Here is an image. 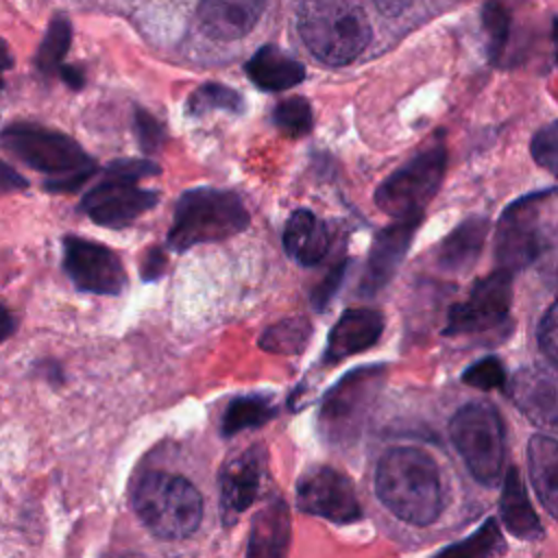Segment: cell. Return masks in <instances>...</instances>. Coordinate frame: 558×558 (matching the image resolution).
Returning <instances> with one entry per match:
<instances>
[{"mask_svg": "<svg viewBox=\"0 0 558 558\" xmlns=\"http://www.w3.org/2000/svg\"><path fill=\"white\" fill-rule=\"evenodd\" d=\"M375 493L405 523L429 525L442 510L440 471L434 458L418 447H392L379 458Z\"/></svg>", "mask_w": 558, "mask_h": 558, "instance_id": "obj_1", "label": "cell"}, {"mask_svg": "<svg viewBox=\"0 0 558 558\" xmlns=\"http://www.w3.org/2000/svg\"><path fill=\"white\" fill-rule=\"evenodd\" d=\"M299 33L307 50L327 65L355 61L371 41L360 0H301Z\"/></svg>", "mask_w": 558, "mask_h": 558, "instance_id": "obj_2", "label": "cell"}, {"mask_svg": "<svg viewBox=\"0 0 558 558\" xmlns=\"http://www.w3.org/2000/svg\"><path fill=\"white\" fill-rule=\"evenodd\" d=\"M2 144L28 168L54 174V181L46 183L48 192L78 190L96 170L94 159L76 140L39 124L13 122L4 126Z\"/></svg>", "mask_w": 558, "mask_h": 558, "instance_id": "obj_3", "label": "cell"}, {"mask_svg": "<svg viewBox=\"0 0 558 558\" xmlns=\"http://www.w3.org/2000/svg\"><path fill=\"white\" fill-rule=\"evenodd\" d=\"M133 508L150 534L166 541L192 536L203 519V497L183 475L146 471L133 488Z\"/></svg>", "mask_w": 558, "mask_h": 558, "instance_id": "obj_4", "label": "cell"}, {"mask_svg": "<svg viewBox=\"0 0 558 558\" xmlns=\"http://www.w3.org/2000/svg\"><path fill=\"white\" fill-rule=\"evenodd\" d=\"M248 222V209L235 192L218 187L185 190L174 207L168 246L185 251L203 242L227 240L244 231Z\"/></svg>", "mask_w": 558, "mask_h": 558, "instance_id": "obj_5", "label": "cell"}, {"mask_svg": "<svg viewBox=\"0 0 558 558\" xmlns=\"http://www.w3.org/2000/svg\"><path fill=\"white\" fill-rule=\"evenodd\" d=\"M384 379L386 368L381 364L360 366L340 377L323 397L318 414L320 436L331 445L353 442L360 436L379 390L384 388Z\"/></svg>", "mask_w": 558, "mask_h": 558, "instance_id": "obj_6", "label": "cell"}, {"mask_svg": "<svg viewBox=\"0 0 558 558\" xmlns=\"http://www.w3.org/2000/svg\"><path fill=\"white\" fill-rule=\"evenodd\" d=\"M445 166L447 148L442 142H434L377 187L375 205L395 220L421 218L442 183Z\"/></svg>", "mask_w": 558, "mask_h": 558, "instance_id": "obj_7", "label": "cell"}, {"mask_svg": "<svg viewBox=\"0 0 558 558\" xmlns=\"http://www.w3.org/2000/svg\"><path fill=\"white\" fill-rule=\"evenodd\" d=\"M449 436L471 475L493 486L504 466V425L497 410L482 401L462 405L449 423Z\"/></svg>", "mask_w": 558, "mask_h": 558, "instance_id": "obj_8", "label": "cell"}, {"mask_svg": "<svg viewBox=\"0 0 558 558\" xmlns=\"http://www.w3.org/2000/svg\"><path fill=\"white\" fill-rule=\"evenodd\" d=\"M63 268L72 283L83 292L118 296L126 290V272L122 262L100 242L65 235Z\"/></svg>", "mask_w": 558, "mask_h": 558, "instance_id": "obj_9", "label": "cell"}, {"mask_svg": "<svg viewBox=\"0 0 558 558\" xmlns=\"http://www.w3.org/2000/svg\"><path fill=\"white\" fill-rule=\"evenodd\" d=\"M159 203V194L137 185V179L113 174L105 170L100 183H96L81 201V209L98 225L120 229L129 227L135 218L146 214Z\"/></svg>", "mask_w": 558, "mask_h": 558, "instance_id": "obj_10", "label": "cell"}, {"mask_svg": "<svg viewBox=\"0 0 558 558\" xmlns=\"http://www.w3.org/2000/svg\"><path fill=\"white\" fill-rule=\"evenodd\" d=\"M296 506L307 514L333 523H353L362 519L353 482L331 466H314L299 477Z\"/></svg>", "mask_w": 558, "mask_h": 558, "instance_id": "obj_11", "label": "cell"}, {"mask_svg": "<svg viewBox=\"0 0 558 558\" xmlns=\"http://www.w3.org/2000/svg\"><path fill=\"white\" fill-rule=\"evenodd\" d=\"M512 299V272L506 268H497L488 277L475 281L471 288L469 301L456 303L449 310L447 336L458 333H477L497 327L510 310Z\"/></svg>", "mask_w": 558, "mask_h": 558, "instance_id": "obj_12", "label": "cell"}, {"mask_svg": "<svg viewBox=\"0 0 558 558\" xmlns=\"http://www.w3.org/2000/svg\"><path fill=\"white\" fill-rule=\"evenodd\" d=\"M545 196L547 192L527 194L514 201L499 218L495 235V255L499 268L510 272L521 270L538 255V203Z\"/></svg>", "mask_w": 558, "mask_h": 558, "instance_id": "obj_13", "label": "cell"}, {"mask_svg": "<svg viewBox=\"0 0 558 558\" xmlns=\"http://www.w3.org/2000/svg\"><path fill=\"white\" fill-rule=\"evenodd\" d=\"M266 466V449L253 445L222 464L220 471V514L225 523H233L259 495Z\"/></svg>", "mask_w": 558, "mask_h": 558, "instance_id": "obj_14", "label": "cell"}, {"mask_svg": "<svg viewBox=\"0 0 558 558\" xmlns=\"http://www.w3.org/2000/svg\"><path fill=\"white\" fill-rule=\"evenodd\" d=\"M418 225H421V218H399L375 235L368 259H366V270H364L360 292L375 294L384 286H388L401 259L405 257Z\"/></svg>", "mask_w": 558, "mask_h": 558, "instance_id": "obj_15", "label": "cell"}, {"mask_svg": "<svg viewBox=\"0 0 558 558\" xmlns=\"http://www.w3.org/2000/svg\"><path fill=\"white\" fill-rule=\"evenodd\" d=\"M512 403L536 425H558V373L521 368L508 384Z\"/></svg>", "mask_w": 558, "mask_h": 558, "instance_id": "obj_16", "label": "cell"}, {"mask_svg": "<svg viewBox=\"0 0 558 558\" xmlns=\"http://www.w3.org/2000/svg\"><path fill=\"white\" fill-rule=\"evenodd\" d=\"M268 0H201L196 20L216 41H235L253 31Z\"/></svg>", "mask_w": 558, "mask_h": 558, "instance_id": "obj_17", "label": "cell"}, {"mask_svg": "<svg viewBox=\"0 0 558 558\" xmlns=\"http://www.w3.org/2000/svg\"><path fill=\"white\" fill-rule=\"evenodd\" d=\"M381 331H384V316L377 310H368V307L347 310L329 333L323 362L338 364L355 353L371 349L379 340Z\"/></svg>", "mask_w": 558, "mask_h": 558, "instance_id": "obj_18", "label": "cell"}, {"mask_svg": "<svg viewBox=\"0 0 558 558\" xmlns=\"http://www.w3.org/2000/svg\"><path fill=\"white\" fill-rule=\"evenodd\" d=\"M331 235L327 225L307 209H296L283 227L286 253L301 266H314L329 253Z\"/></svg>", "mask_w": 558, "mask_h": 558, "instance_id": "obj_19", "label": "cell"}, {"mask_svg": "<svg viewBox=\"0 0 558 558\" xmlns=\"http://www.w3.org/2000/svg\"><path fill=\"white\" fill-rule=\"evenodd\" d=\"M246 76L264 92H283L305 78V68L286 50L268 44L246 61Z\"/></svg>", "mask_w": 558, "mask_h": 558, "instance_id": "obj_20", "label": "cell"}, {"mask_svg": "<svg viewBox=\"0 0 558 558\" xmlns=\"http://www.w3.org/2000/svg\"><path fill=\"white\" fill-rule=\"evenodd\" d=\"M290 510L283 499L268 501L253 519L246 556L277 558L288 551L290 545Z\"/></svg>", "mask_w": 558, "mask_h": 558, "instance_id": "obj_21", "label": "cell"}, {"mask_svg": "<svg viewBox=\"0 0 558 558\" xmlns=\"http://www.w3.org/2000/svg\"><path fill=\"white\" fill-rule=\"evenodd\" d=\"M527 466L541 504L558 521V440L532 436L527 442Z\"/></svg>", "mask_w": 558, "mask_h": 558, "instance_id": "obj_22", "label": "cell"}, {"mask_svg": "<svg viewBox=\"0 0 558 558\" xmlns=\"http://www.w3.org/2000/svg\"><path fill=\"white\" fill-rule=\"evenodd\" d=\"M488 233V220L473 216L464 222H460L442 242L436 255V262L440 268L458 272L469 268L475 257L480 255L484 240Z\"/></svg>", "mask_w": 558, "mask_h": 558, "instance_id": "obj_23", "label": "cell"}, {"mask_svg": "<svg viewBox=\"0 0 558 558\" xmlns=\"http://www.w3.org/2000/svg\"><path fill=\"white\" fill-rule=\"evenodd\" d=\"M499 508H501V521L510 534H514L523 541H536L543 536L538 517L530 506L527 490H525L523 480L514 466L506 473Z\"/></svg>", "mask_w": 558, "mask_h": 558, "instance_id": "obj_24", "label": "cell"}, {"mask_svg": "<svg viewBox=\"0 0 558 558\" xmlns=\"http://www.w3.org/2000/svg\"><path fill=\"white\" fill-rule=\"evenodd\" d=\"M277 408L268 395H242L235 397L222 414V434L233 436L242 429H253L268 423Z\"/></svg>", "mask_w": 558, "mask_h": 558, "instance_id": "obj_25", "label": "cell"}, {"mask_svg": "<svg viewBox=\"0 0 558 558\" xmlns=\"http://www.w3.org/2000/svg\"><path fill=\"white\" fill-rule=\"evenodd\" d=\"M310 338H312V323L305 316H292L270 325L262 333L259 347L268 353L296 355L305 351V347L310 344Z\"/></svg>", "mask_w": 558, "mask_h": 558, "instance_id": "obj_26", "label": "cell"}, {"mask_svg": "<svg viewBox=\"0 0 558 558\" xmlns=\"http://www.w3.org/2000/svg\"><path fill=\"white\" fill-rule=\"evenodd\" d=\"M70 41H72L70 22L63 15L52 17L50 26L46 31V37H44V41L37 50V57H35L37 70L46 76L59 74V70L63 68V59H65V52L70 48Z\"/></svg>", "mask_w": 558, "mask_h": 558, "instance_id": "obj_27", "label": "cell"}, {"mask_svg": "<svg viewBox=\"0 0 558 558\" xmlns=\"http://www.w3.org/2000/svg\"><path fill=\"white\" fill-rule=\"evenodd\" d=\"M229 111V113H242L244 111V98L222 83H205L187 98V111L192 116H205L209 111Z\"/></svg>", "mask_w": 558, "mask_h": 558, "instance_id": "obj_28", "label": "cell"}, {"mask_svg": "<svg viewBox=\"0 0 558 558\" xmlns=\"http://www.w3.org/2000/svg\"><path fill=\"white\" fill-rule=\"evenodd\" d=\"M272 122L275 126L296 140V137H303L312 131V124H314V116H312V107L310 102L303 98V96H292V98H286L281 100L275 111H272Z\"/></svg>", "mask_w": 558, "mask_h": 558, "instance_id": "obj_29", "label": "cell"}, {"mask_svg": "<svg viewBox=\"0 0 558 558\" xmlns=\"http://www.w3.org/2000/svg\"><path fill=\"white\" fill-rule=\"evenodd\" d=\"M482 24H484V33L488 39V57L493 61H497L508 46L510 13L499 0H488L482 9Z\"/></svg>", "mask_w": 558, "mask_h": 558, "instance_id": "obj_30", "label": "cell"}, {"mask_svg": "<svg viewBox=\"0 0 558 558\" xmlns=\"http://www.w3.org/2000/svg\"><path fill=\"white\" fill-rule=\"evenodd\" d=\"M501 551V536L495 519H488L473 536L464 538L458 545H451L442 549L440 554H451V556H488Z\"/></svg>", "mask_w": 558, "mask_h": 558, "instance_id": "obj_31", "label": "cell"}, {"mask_svg": "<svg viewBox=\"0 0 558 558\" xmlns=\"http://www.w3.org/2000/svg\"><path fill=\"white\" fill-rule=\"evenodd\" d=\"M462 381L473 388H480V390H493V388H499L506 384V371H504V364L499 357L488 355V357H482L475 364H471L462 373Z\"/></svg>", "mask_w": 558, "mask_h": 558, "instance_id": "obj_32", "label": "cell"}, {"mask_svg": "<svg viewBox=\"0 0 558 558\" xmlns=\"http://www.w3.org/2000/svg\"><path fill=\"white\" fill-rule=\"evenodd\" d=\"M530 150L534 161L541 168L558 174V120L536 131V135L532 137Z\"/></svg>", "mask_w": 558, "mask_h": 558, "instance_id": "obj_33", "label": "cell"}, {"mask_svg": "<svg viewBox=\"0 0 558 558\" xmlns=\"http://www.w3.org/2000/svg\"><path fill=\"white\" fill-rule=\"evenodd\" d=\"M135 133H137V142L146 155L159 153L168 140L163 124L144 109H135Z\"/></svg>", "mask_w": 558, "mask_h": 558, "instance_id": "obj_34", "label": "cell"}, {"mask_svg": "<svg viewBox=\"0 0 558 558\" xmlns=\"http://www.w3.org/2000/svg\"><path fill=\"white\" fill-rule=\"evenodd\" d=\"M347 266H349V259H340L338 264H333L329 268V272L323 277V281L312 290V305H314V310L323 312L327 307V303L333 299V294L342 286Z\"/></svg>", "mask_w": 558, "mask_h": 558, "instance_id": "obj_35", "label": "cell"}, {"mask_svg": "<svg viewBox=\"0 0 558 558\" xmlns=\"http://www.w3.org/2000/svg\"><path fill=\"white\" fill-rule=\"evenodd\" d=\"M538 344L543 353L558 366V299L551 303L538 325Z\"/></svg>", "mask_w": 558, "mask_h": 558, "instance_id": "obj_36", "label": "cell"}, {"mask_svg": "<svg viewBox=\"0 0 558 558\" xmlns=\"http://www.w3.org/2000/svg\"><path fill=\"white\" fill-rule=\"evenodd\" d=\"M166 253L159 248V246H150L146 253H144V257H142V277L146 279V281H153V279H157L161 272H163V268H166Z\"/></svg>", "mask_w": 558, "mask_h": 558, "instance_id": "obj_37", "label": "cell"}, {"mask_svg": "<svg viewBox=\"0 0 558 558\" xmlns=\"http://www.w3.org/2000/svg\"><path fill=\"white\" fill-rule=\"evenodd\" d=\"M412 2H414V0H375L377 9H379L384 15H390V17L403 13Z\"/></svg>", "mask_w": 558, "mask_h": 558, "instance_id": "obj_38", "label": "cell"}, {"mask_svg": "<svg viewBox=\"0 0 558 558\" xmlns=\"http://www.w3.org/2000/svg\"><path fill=\"white\" fill-rule=\"evenodd\" d=\"M59 76L72 87V89H78V87H83V83H85V76L76 70V68H68V65H63L61 70H59Z\"/></svg>", "mask_w": 558, "mask_h": 558, "instance_id": "obj_39", "label": "cell"}, {"mask_svg": "<svg viewBox=\"0 0 558 558\" xmlns=\"http://www.w3.org/2000/svg\"><path fill=\"white\" fill-rule=\"evenodd\" d=\"M4 181H2V190L4 192H9L11 187H26V181L24 179H20L15 172H13V168L11 166H4Z\"/></svg>", "mask_w": 558, "mask_h": 558, "instance_id": "obj_40", "label": "cell"}, {"mask_svg": "<svg viewBox=\"0 0 558 558\" xmlns=\"http://www.w3.org/2000/svg\"><path fill=\"white\" fill-rule=\"evenodd\" d=\"M2 336L4 338H9L11 336V331H13V318H11V312L9 310H4V314H2Z\"/></svg>", "mask_w": 558, "mask_h": 558, "instance_id": "obj_41", "label": "cell"}, {"mask_svg": "<svg viewBox=\"0 0 558 558\" xmlns=\"http://www.w3.org/2000/svg\"><path fill=\"white\" fill-rule=\"evenodd\" d=\"M554 44H556V61H558V20L554 22Z\"/></svg>", "mask_w": 558, "mask_h": 558, "instance_id": "obj_42", "label": "cell"}]
</instances>
